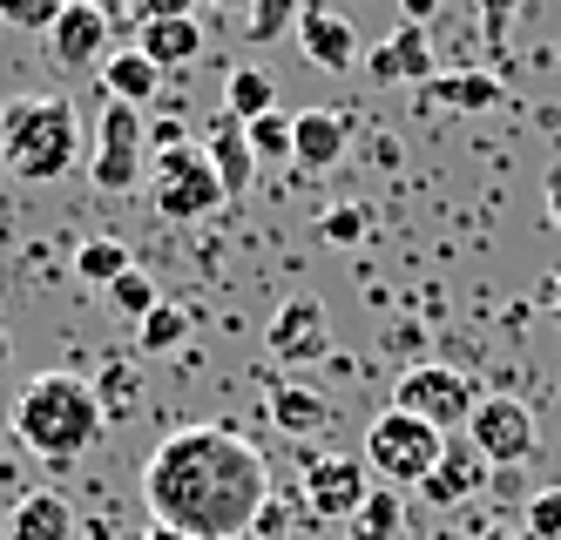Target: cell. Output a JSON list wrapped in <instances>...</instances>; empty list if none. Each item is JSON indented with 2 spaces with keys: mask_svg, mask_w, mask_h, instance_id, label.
<instances>
[{
  "mask_svg": "<svg viewBox=\"0 0 561 540\" xmlns=\"http://www.w3.org/2000/svg\"><path fill=\"white\" fill-rule=\"evenodd\" d=\"M142 501L156 527H176L190 540H244L257 507L271 501V467L244 426L196 420L163 433V446L142 467Z\"/></svg>",
  "mask_w": 561,
  "mask_h": 540,
  "instance_id": "1",
  "label": "cell"
},
{
  "mask_svg": "<svg viewBox=\"0 0 561 540\" xmlns=\"http://www.w3.org/2000/svg\"><path fill=\"white\" fill-rule=\"evenodd\" d=\"M14 439L48 467H68L102 439V405H95V386L75 379V371H34V379L14 392V412H8Z\"/></svg>",
  "mask_w": 561,
  "mask_h": 540,
  "instance_id": "2",
  "label": "cell"
},
{
  "mask_svg": "<svg viewBox=\"0 0 561 540\" xmlns=\"http://www.w3.org/2000/svg\"><path fill=\"white\" fill-rule=\"evenodd\" d=\"M82 156V122L61 95H14L0 102V162L21 183H61Z\"/></svg>",
  "mask_w": 561,
  "mask_h": 540,
  "instance_id": "3",
  "label": "cell"
},
{
  "mask_svg": "<svg viewBox=\"0 0 561 540\" xmlns=\"http://www.w3.org/2000/svg\"><path fill=\"white\" fill-rule=\"evenodd\" d=\"M149 203H156L170 223H204V217L224 210L230 196H224V183H217V170H210L204 142H176V149H163V156H149Z\"/></svg>",
  "mask_w": 561,
  "mask_h": 540,
  "instance_id": "4",
  "label": "cell"
},
{
  "mask_svg": "<svg viewBox=\"0 0 561 540\" xmlns=\"http://www.w3.org/2000/svg\"><path fill=\"white\" fill-rule=\"evenodd\" d=\"M439 452H447V433H433L426 420H413V412H379L366 426V452H358V460L373 467V480H386L399 493V486H426Z\"/></svg>",
  "mask_w": 561,
  "mask_h": 540,
  "instance_id": "5",
  "label": "cell"
},
{
  "mask_svg": "<svg viewBox=\"0 0 561 540\" xmlns=\"http://www.w3.org/2000/svg\"><path fill=\"white\" fill-rule=\"evenodd\" d=\"M473 405H480V386L454 365H407L392 379V412H413L433 433H467Z\"/></svg>",
  "mask_w": 561,
  "mask_h": 540,
  "instance_id": "6",
  "label": "cell"
},
{
  "mask_svg": "<svg viewBox=\"0 0 561 540\" xmlns=\"http://www.w3.org/2000/svg\"><path fill=\"white\" fill-rule=\"evenodd\" d=\"M89 176H95L102 196H129L136 183H149V122H142V108H123V102L102 108Z\"/></svg>",
  "mask_w": 561,
  "mask_h": 540,
  "instance_id": "7",
  "label": "cell"
},
{
  "mask_svg": "<svg viewBox=\"0 0 561 540\" xmlns=\"http://www.w3.org/2000/svg\"><path fill=\"white\" fill-rule=\"evenodd\" d=\"M467 439L480 446V460L488 467H528L535 460V446H541V433H535V412L520 405V399H507V392H494V399H480L473 405V420H467Z\"/></svg>",
  "mask_w": 561,
  "mask_h": 540,
  "instance_id": "8",
  "label": "cell"
},
{
  "mask_svg": "<svg viewBox=\"0 0 561 540\" xmlns=\"http://www.w3.org/2000/svg\"><path fill=\"white\" fill-rule=\"evenodd\" d=\"M366 493H373V467L352 460V452H318L305 467V507L318 520H352L366 507Z\"/></svg>",
  "mask_w": 561,
  "mask_h": 540,
  "instance_id": "9",
  "label": "cell"
},
{
  "mask_svg": "<svg viewBox=\"0 0 561 540\" xmlns=\"http://www.w3.org/2000/svg\"><path fill=\"white\" fill-rule=\"evenodd\" d=\"M325 345H332V331H325V305L318 298H285L271 311V324H264V352L277 358V365H318L325 358Z\"/></svg>",
  "mask_w": 561,
  "mask_h": 540,
  "instance_id": "10",
  "label": "cell"
},
{
  "mask_svg": "<svg viewBox=\"0 0 561 540\" xmlns=\"http://www.w3.org/2000/svg\"><path fill=\"white\" fill-rule=\"evenodd\" d=\"M358 68H366L373 89H399V81L426 89V81L439 74V68H433V41H426V27H407V21H399L386 41H373V48L358 55Z\"/></svg>",
  "mask_w": 561,
  "mask_h": 540,
  "instance_id": "11",
  "label": "cell"
},
{
  "mask_svg": "<svg viewBox=\"0 0 561 540\" xmlns=\"http://www.w3.org/2000/svg\"><path fill=\"white\" fill-rule=\"evenodd\" d=\"M420 108H433V115H494V108H507V81L488 74V68H454V74H433L420 89Z\"/></svg>",
  "mask_w": 561,
  "mask_h": 540,
  "instance_id": "12",
  "label": "cell"
},
{
  "mask_svg": "<svg viewBox=\"0 0 561 540\" xmlns=\"http://www.w3.org/2000/svg\"><path fill=\"white\" fill-rule=\"evenodd\" d=\"M488 473H494V467L480 460V446H473L467 433H460V439L447 433V452H439V467L426 473V486H420V501H426V507H467L473 493L488 486Z\"/></svg>",
  "mask_w": 561,
  "mask_h": 540,
  "instance_id": "13",
  "label": "cell"
},
{
  "mask_svg": "<svg viewBox=\"0 0 561 540\" xmlns=\"http://www.w3.org/2000/svg\"><path fill=\"white\" fill-rule=\"evenodd\" d=\"M345 149H352V122L339 108H298L291 115V162H298V170L325 176V170L345 162Z\"/></svg>",
  "mask_w": 561,
  "mask_h": 540,
  "instance_id": "14",
  "label": "cell"
},
{
  "mask_svg": "<svg viewBox=\"0 0 561 540\" xmlns=\"http://www.w3.org/2000/svg\"><path fill=\"white\" fill-rule=\"evenodd\" d=\"M298 48H305V61L311 68H325V74H352L358 68V27L345 21V14H332V8H305L298 14Z\"/></svg>",
  "mask_w": 561,
  "mask_h": 540,
  "instance_id": "15",
  "label": "cell"
},
{
  "mask_svg": "<svg viewBox=\"0 0 561 540\" xmlns=\"http://www.w3.org/2000/svg\"><path fill=\"white\" fill-rule=\"evenodd\" d=\"M108 27H115V21L95 8V0H75V8L48 27V48H55V61H68V68H89V61L102 68V61H108Z\"/></svg>",
  "mask_w": 561,
  "mask_h": 540,
  "instance_id": "16",
  "label": "cell"
},
{
  "mask_svg": "<svg viewBox=\"0 0 561 540\" xmlns=\"http://www.w3.org/2000/svg\"><path fill=\"white\" fill-rule=\"evenodd\" d=\"M264 412H271V426H277V433H291V439H311V433H325V426H332V399L318 392L311 379H271Z\"/></svg>",
  "mask_w": 561,
  "mask_h": 540,
  "instance_id": "17",
  "label": "cell"
},
{
  "mask_svg": "<svg viewBox=\"0 0 561 540\" xmlns=\"http://www.w3.org/2000/svg\"><path fill=\"white\" fill-rule=\"evenodd\" d=\"M95 74H102V95H108V102H123V108H149L156 89H163V68H156L142 48H115Z\"/></svg>",
  "mask_w": 561,
  "mask_h": 540,
  "instance_id": "18",
  "label": "cell"
},
{
  "mask_svg": "<svg viewBox=\"0 0 561 540\" xmlns=\"http://www.w3.org/2000/svg\"><path fill=\"white\" fill-rule=\"evenodd\" d=\"M8 540H75V507H68V493H55V486L21 493L14 514H8Z\"/></svg>",
  "mask_w": 561,
  "mask_h": 540,
  "instance_id": "19",
  "label": "cell"
},
{
  "mask_svg": "<svg viewBox=\"0 0 561 540\" xmlns=\"http://www.w3.org/2000/svg\"><path fill=\"white\" fill-rule=\"evenodd\" d=\"M204 156H210V170H217L224 196H244V189H251L257 156H251V136H244V122H237V115H224L217 129L204 136Z\"/></svg>",
  "mask_w": 561,
  "mask_h": 540,
  "instance_id": "20",
  "label": "cell"
},
{
  "mask_svg": "<svg viewBox=\"0 0 561 540\" xmlns=\"http://www.w3.org/2000/svg\"><path fill=\"white\" fill-rule=\"evenodd\" d=\"M136 48L170 74V68H190L196 55H204V27H196L190 14H183V21H142V27H136Z\"/></svg>",
  "mask_w": 561,
  "mask_h": 540,
  "instance_id": "21",
  "label": "cell"
},
{
  "mask_svg": "<svg viewBox=\"0 0 561 540\" xmlns=\"http://www.w3.org/2000/svg\"><path fill=\"white\" fill-rule=\"evenodd\" d=\"M271 108H277V81H271L264 68H230V81H224V115L257 122V115H271Z\"/></svg>",
  "mask_w": 561,
  "mask_h": 540,
  "instance_id": "22",
  "label": "cell"
},
{
  "mask_svg": "<svg viewBox=\"0 0 561 540\" xmlns=\"http://www.w3.org/2000/svg\"><path fill=\"white\" fill-rule=\"evenodd\" d=\"M345 527H352V540H399V527H407V501H399L392 486H373L366 507H358Z\"/></svg>",
  "mask_w": 561,
  "mask_h": 540,
  "instance_id": "23",
  "label": "cell"
},
{
  "mask_svg": "<svg viewBox=\"0 0 561 540\" xmlns=\"http://www.w3.org/2000/svg\"><path fill=\"white\" fill-rule=\"evenodd\" d=\"M129 264H136V257H129V243H115V237H89L82 251H75V277L95 284V290H108Z\"/></svg>",
  "mask_w": 561,
  "mask_h": 540,
  "instance_id": "24",
  "label": "cell"
},
{
  "mask_svg": "<svg viewBox=\"0 0 561 540\" xmlns=\"http://www.w3.org/2000/svg\"><path fill=\"white\" fill-rule=\"evenodd\" d=\"M298 0H251V14H244V34H251V48H271V41H285L298 34Z\"/></svg>",
  "mask_w": 561,
  "mask_h": 540,
  "instance_id": "25",
  "label": "cell"
},
{
  "mask_svg": "<svg viewBox=\"0 0 561 540\" xmlns=\"http://www.w3.org/2000/svg\"><path fill=\"white\" fill-rule=\"evenodd\" d=\"M183 338H190V311H183V305H156V311L136 324V345H142V352H156V358L176 352Z\"/></svg>",
  "mask_w": 561,
  "mask_h": 540,
  "instance_id": "26",
  "label": "cell"
},
{
  "mask_svg": "<svg viewBox=\"0 0 561 540\" xmlns=\"http://www.w3.org/2000/svg\"><path fill=\"white\" fill-rule=\"evenodd\" d=\"M108 305H115V311H123L129 324H142V318H149L156 305H163V298H156V277H149L142 264H129L123 277H115V284H108Z\"/></svg>",
  "mask_w": 561,
  "mask_h": 540,
  "instance_id": "27",
  "label": "cell"
},
{
  "mask_svg": "<svg viewBox=\"0 0 561 540\" xmlns=\"http://www.w3.org/2000/svg\"><path fill=\"white\" fill-rule=\"evenodd\" d=\"M89 386H95V405H102V420H123V412L136 405V386H142V379H136V371H129L123 358H108V365L95 371Z\"/></svg>",
  "mask_w": 561,
  "mask_h": 540,
  "instance_id": "28",
  "label": "cell"
},
{
  "mask_svg": "<svg viewBox=\"0 0 561 540\" xmlns=\"http://www.w3.org/2000/svg\"><path fill=\"white\" fill-rule=\"evenodd\" d=\"M244 136H251V156H257V162H285V156H291V115L271 108V115L244 122Z\"/></svg>",
  "mask_w": 561,
  "mask_h": 540,
  "instance_id": "29",
  "label": "cell"
},
{
  "mask_svg": "<svg viewBox=\"0 0 561 540\" xmlns=\"http://www.w3.org/2000/svg\"><path fill=\"white\" fill-rule=\"evenodd\" d=\"M75 0H0V21L8 27H27V34H48Z\"/></svg>",
  "mask_w": 561,
  "mask_h": 540,
  "instance_id": "30",
  "label": "cell"
},
{
  "mask_svg": "<svg viewBox=\"0 0 561 540\" xmlns=\"http://www.w3.org/2000/svg\"><path fill=\"white\" fill-rule=\"evenodd\" d=\"M318 237L345 251V243H358V237H366V210H358V203H332V210L318 217Z\"/></svg>",
  "mask_w": 561,
  "mask_h": 540,
  "instance_id": "31",
  "label": "cell"
},
{
  "mask_svg": "<svg viewBox=\"0 0 561 540\" xmlns=\"http://www.w3.org/2000/svg\"><path fill=\"white\" fill-rule=\"evenodd\" d=\"M528 540H561V486H541L528 501Z\"/></svg>",
  "mask_w": 561,
  "mask_h": 540,
  "instance_id": "32",
  "label": "cell"
},
{
  "mask_svg": "<svg viewBox=\"0 0 561 540\" xmlns=\"http://www.w3.org/2000/svg\"><path fill=\"white\" fill-rule=\"evenodd\" d=\"M285 533H291V501L271 493V501L257 507V520H251V540H285Z\"/></svg>",
  "mask_w": 561,
  "mask_h": 540,
  "instance_id": "33",
  "label": "cell"
},
{
  "mask_svg": "<svg viewBox=\"0 0 561 540\" xmlns=\"http://www.w3.org/2000/svg\"><path fill=\"white\" fill-rule=\"evenodd\" d=\"M473 14H480V27H488V41H501L514 27V14H520V0H473Z\"/></svg>",
  "mask_w": 561,
  "mask_h": 540,
  "instance_id": "34",
  "label": "cell"
},
{
  "mask_svg": "<svg viewBox=\"0 0 561 540\" xmlns=\"http://www.w3.org/2000/svg\"><path fill=\"white\" fill-rule=\"evenodd\" d=\"M129 14H136V27H142V21H183L190 0H129Z\"/></svg>",
  "mask_w": 561,
  "mask_h": 540,
  "instance_id": "35",
  "label": "cell"
},
{
  "mask_svg": "<svg viewBox=\"0 0 561 540\" xmlns=\"http://www.w3.org/2000/svg\"><path fill=\"white\" fill-rule=\"evenodd\" d=\"M420 338H426V331H420L413 318H392V324H386V345H407V352H413Z\"/></svg>",
  "mask_w": 561,
  "mask_h": 540,
  "instance_id": "36",
  "label": "cell"
},
{
  "mask_svg": "<svg viewBox=\"0 0 561 540\" xmlns=\"http://www.w3.org/2000/svg\"><path fill=\"white\" fill-rule=\"evenodd\" d=\"M433 8H439V0H399V21H407V27H426Z\"/></svg>",
  "mask_w": 561,
  "mask_h": 540,
  "instance_id": "37",
  "label": "cell"
},
{
  "mask_svg": "<svg viewBox=\"0 0 561 540\" xmlns=\"http://www.w3.org/2000/svg\"><path fill=\"white\" fill-rule=\"evenodd\" d=\"M541 189H548V223L561 230V170H548V183H541Z\"/></svg>",
  "mask_w": 561,
  "mask_h": 540,
  "instance_id": "38",
  "label": "cell"
},
{
  "mask_svg": "<svg viewBox=\"0 0 561 540\" xmlns=\"http://www.w3.org/2000/svg\"><path fill=\"white\" fill-rule=\"evenodd\" d=\"M136 540H190V533H176V527H142Z\"/></svg>",
  "mask_w": 561,
  "mask_h": 540,
  "instance_id": "39",
  "label": "cell"
},
{
  "mask_svg": "<svg viewBox=\"0 0 561 540\" xmlns=\"http://www.w3.org/2000/svg\"><path fill=\"white\" fill-rule=\"evenodd\" d=\"M95 8H102L108 21H123V14H129V0H95Z\"/></svg>",
  "mask_w": 561,
  "mask_h": 540,
  "instance_id": "40",
  "label": "cell"
},
{
  "mask_svg": "<svg viewBox=\"0 0 561 540\" xmlns=\"http://www.w3.org/2000/svg\"><path fill=\"white\" fill-rule=\"evenodd\" d=\"M8 365H14V345H8V331H0V379H8Z\"/></svg>",
  "mask_w": 561,
  "mask_h": 540,
  "instance_id": "41",
  "label": "cell"
},
{
  "mask_svg": "<svg viewBox=\"0 0 561 540\" xmlns=\"http://www.w3.org/2000/svg\"><path fill=\"white\" fill-rule=\"evenodd\" d=\"M210 8H224V14H251V0H210Z\"/></svg>",
  "mask_w": 561,
  "mask_h": 540,
  "instance_id": "42",
  "label": "cell"
},
{
  "mask_svg": "<svg viewBox=\"0 0 561 540\" xmlns=\"http://www.w3.org/2000/svg\"><path fill=\"white\" fill-rule=\"evenodd\" d=\"M473 540H514V533L507 527H488V533H473Z\"/></svg>",
  "mask_w": 561,
  "mask_h": 540,
  "instance_id": "43",
  "label": "cell"
},
{
  "mask_svg": "<svg viewBox=\"0 0 561 540\" xmlns=\"http://www.w3.org/2000/svg\"><path fill=\"white\" fill-rule=\"evenodd\" d=\"M554 318H561V277H554Z\"/></svg>",
  "mask_w": 561,
  "mask_h": 540,
  "instance_id": "44",
  "label": "cell"
}]
</instances>
